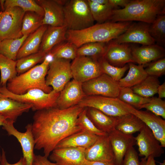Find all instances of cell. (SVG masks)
<instances>
[{
    "instance_id": "obj_1",
    "label": "cell",
    "mask_w": 165,
    "mask_h": 165,
    "mask_svg": "<svg viewBox=\"0 0 165 165\" xmlns=\"http://www.w3.org/2000/svg\"><path fill=\"white\" fill-rule=\"evenodd\" d=\"M84 108L77 105L65 109L55 107L36 111L32 124L34 148L43 149L48 158L61 141L82 130L76 122Z\"/></svg>"
},
{
    "instance_id": "obj_2",
    "label": "cell",
    "mask_w": 165,
    "mask_h": 165,
    "mask_svg": "<svg viewBox=\"0 0 165 165\" xmlns=\"http://www.w3.org/2000/svg\"><path fill=\"white\" fill-rule=\"evenodd\" d=\"M132 23V21L107 22L81 30H68L66 41L77 48L89 42L108 43L125 32Z\"/></svg>"
},
{
    "instance_id": "obj_3",
    "label": "cell",
    "mask_w": 165,
    "mask_h": 165,
    "mask_svg": "<svg viewBox=\"0 0 165 165\" xmlns=\"http://www.w3.org/2000/svg\"><path fill=\"white\" fill-rule=\"evenodd\" d=\"M165 0H131L122 9H114L111 22L139 21L152 24L157 17L165 14Z\"/></svg>"
},
{
    "instance_id": "obj_4",
    "label": "cell",
    "mask_w": 165,
    "mask_h": 165,
    "mask_svg": "<svg viewBox=\"0 0 165 165\" xmlns=\"http://www.w3.org/2000/svg\"><path fill=\"white\" fill-rule=\"evenodd\" d=\"M52 60V57L47 55L40 64L9 80L7 89L12 93L18 95L23 94L33 88L39 89L46 93H50L53 89L52 87L46 85V77Z\"/></svg>"
},
{
    "instance_id": "obj_5",
    "label": "cell",
    "mask_w": 165,
    "mask_h": 165,
    "mask_svg": "<svg viewBox=\"0 0 165 165\" xmlns=\"http://www.w3.org/2000/svg\"><path fill=\"white\" fill-rule=\"evenodd\" d=\"M63 10L64 25L68 30H81L94 24L87 0H68Z\"/></svg>"
},
{
    "instance_id": "obj_6",
    "label": "cell",
    "mask_w": 165,
    "mask_h": 165,
    "mask_svg": "<svg viewBox=\"0 0 165 165\" xmlns=\"http://www.w3.org/2000/svg\"><path fill=\"white\" fill-rule=\"evenodd\" d=\"M0 92L14 100L32 105V109L36 111L57 107V100L60 93L53 90L47 93L40 89L33 88L23 94L18 95L9 91L6 86H0Z\"/></svg>"
},
{
    "instance_id": "obj_7",
    "label": "cell",
    "mask_w": 165,
    "mask_h": 165,
    "mask_svg": "<svg viewBox=\"0 0 165 165\" xmlns=\"http://www.w3.org/2000/svg\"><path fill=\"white\" fill-rule=\"evenodd\" d=\"M25 12L18 7L6 8L0 14V42L6 39H15L23 36L22 20Z\"/></svg>"
},
{
    "instance_id": "obj_8",
    "label": "cell",
    "mask_w": 165,
    "mask_h": 165,
    "mask_svg": "<svg viewBox=\"0 0 165 165\" xmlns=\"http://www.w3.org/2000/svg\"><path fill=\"white\" fill-rule=\"evenodd\" d=\"M70 60L54 58L50 62L46 78L47 86L60 92L72 78Z\"/></svg>"
},
{
    "instance_id": "obj_9",
    "label": "cell",
    "mask_w": 165,
    "mask_h": 165,
    "mask_svg": "<svg viewBox=\"0 0 165 165\" xmlns=\"http://www.w3.org/2000/svg\"><path fill=\"white\" fill-rule=\"evenodd\" d=\"M78 105L82 108H96L113 117H121L130 113L121 105L117 98L97 95L86 96Z\"/></svg>"
},
{
    "instance_id": "obj_10",
    "label": "cell",
    "mask_w": 165,
    "mask_h": 165,
    "mask_svg": "<svg viewBox=\"0 0 165 165\" xmlns=\"http://www.w3.org/2000/svg\"><path fill=\"white\" fill-rule=\"evenodd\" d=\"M82 88L86 96L97 95L113 98L118 97L121 89L118 82L104 73L83 83Z\"/></svg>"
},
{
    "instance_id": "obj_11",
    "label": "cell",
    "mask_w": 165,
    "mask_h": 165,
    "mask_svg": "<svg viewBox=\"0 0 165 165\" xmlns=\"http://www.w3.org/2000/svg\"><path fill=\"white\" fill-rule=\"evenodd\" d=\"M71 68L73 79L82 84L103 73L98 60L87 57L77 56Z\"/></svg>"
},
{
    "instance_id": "obj_12",
    "label": "cell",
    "mask_w": 165,
    "mask_h": 165,
    "mask_svg": "<svg viewBox=\"0 0 165 165\" xmlns=\"http://www.w3.org/2000/svg\"><path fill=\"white\" fill-rule=\"evenodd\" d=\"M119 101L121 105L129 113L138 117L151 130L162 146L163 148L165 147V120L149 111L137 109Z\"/></svg>"
},
{
    "instance_id": "obj_13",
    "label": "cell",
    "mask_w": 165,
    "mask_h": 165,
    "mask_svg": "<svg viewBox=\"0 0 165 165\" xmlns=\"http://www.w3.org/2000/svg\"><path fill=\"white\" fill-rule=\"evenodd\" d=\"M14 122L6 119L2 126V129L7 132L9 135L15 137L20 142L22 147L23 157L25 159L27 165H31L34 154V149L35 142L32 130V123L26 127V130L21 132L14 127Z\"/></svg>"
},
{
    "instance_id": "obj_14",
    "label": "cell",
    "mask_w": 165,
    "mask_h": 165,
    "mask_svg": "<svg viewBox=\"0 0 165 165\" xmlns=\"http://www.w3.org/2000/svg\"><path fill=\"white\" fill-rule=\"evenodd\" d=\"M150 25L142 22L132 23L125 32L110 41L118 44L139 43L143 46L154 44L155 41L149 32Z\"/></svg>"
},
{
    "instance_id": "obj_15",
    "label": "cell",
    "mask_w": 165,
    "mask_h": 165,
    "mask_svg": "<svg viewBox=\"0 0 165 165\" xmlns=\"http://www.w3.org/2000/svg\"><path fill=\"white\" fill-rule=\"evenodd\" d=\"M138 147V156L147 158L160 157L164 153L163 147L151 130L146 125L135 137Z\"/></svg>"
},
{
    "instance_id": "obj_16",
    "label": "cell",
    "mask_w": 165,
    "mask_h": 165,
    "mask_svg": "<svg viewBox=\"0 0 165 165\" xmlns=\"http://www.w3.org/2000/svg\"><path fill=\"white\" fill-rule=\"evenodd\" d=\"M132 48L127 43L118 44L111 41L107 43L103 57L110 64L122 67L127 63H135Z\"/></svg>"
},
{
    "instance_id": "obj_17",
    "label": "cell",
    "mask_w": 165,
    "mask_h": 165,
    "mask_svg": "<svg viewBox=\"0 0 165 165\" xmlns=\"http://www.w3.org/2000/svg\"><path fill=\"white\" fill-rule=\"evenodd\" d=\"M85 157L86 160L91 161H114V156L108 134L98 136L94 143L85 149Z\"/></svg>"
},
{
    "instance_id": "obj_18",
    "label": "cell",
    "mask_w": 165,
    "mask_h": 165,
    "mask_svg": "<svg viewBox=\"0 0 165 165\" xmlns=\"http://www.w3.org/2000/svg\"><path fill=\"white\" fill-rule=\"evenodd\" d=\"M116 165H122L124 156L127 151L136 144L133 135L123 134L115 129L108 134Z\"/></svg>"
},
{
    "instance_id": "obj_19",
    "label": "cell",
    "mask_w": 165,
    "mask_h": 165,
    "mask_svg": "<svg viewBox=\"0 0 165 165\" xmlns=\"http://www.w3.org/2000/svg\"><path fill=\"white\" fill-rule=\"evenodd\" d=\"M86 96L82 90V83L73 79L60 92L57 100V107L65 109L78 105Z\"/></svg>"
},
{
    "instance_id": "obj_20",
    "label": "cell",
    "mask_w": 165,
    "mask_h": 165,
    "mask_svg": "<svg viewBox=\"0 0 165 165\" xmlns=\"http://www.w3.org/2000/svg\"><path fill=\"white\" fill-rule=\"evenodd\" d=\"M82 148H55L50 156V160L57 165H83L85 151Z\"/></svg>"
},
{
    "instance_id": "obj_21",
    "label": "cell",
    "mask_w": 165,
    "mask_h": 165,
    "mask_svg": "<svg viewBox=\"0 0 165 165\" xmlns=\"http://www.w3.org/2000/svg\"><path fill=\"white\" fill-rule=\"evenodd\" d=\"M43 9L44 15L42 25L60 27L64 25L63 6L56 0H36Z\"/></svg>"
},
{
    "instance_id": "obj_22",
    "label": "cell",
    "mask_w": 165,
    "mask_h": 165,
    "mask_svg": "<svg viewBox=\"0 0 165 165\" xmlns=\"http://www.w3.org/2000/svg\"><path fill=\"white\" fill-rule=\"evenodd\" d=\"M32 105L12 99L0 92V115L15 122L18 117L28 112Z\"/></svg>"
},
{
    "instance_id": "obj_23",
    "label": "cell",
    "mask_w": 165,
    "mask_h": 165,
    "mask_svg": "<svg viewBox=\"0 0 165 165\" xmlns=\"http://www.w3.org/2000/svg\"><path fill=\"white\" fill-rule=\"evenodd\" d=\"M67 30L64 25L60 27L48 26L43 35L39 51L47 55L55 46L66 41Z\"/></svg>"
},
{
    "instance_id": "obj_24",
    "label": "cell",
    "mask_w": 165,
    "mask_h": 165,
    "mask_svg": "<svg viewBox=\"0 0 165 165\" xmlns=\"http://www.w3.org/2000/svg\"><path fill=\"white\" fill-rule=\"evenodd\" d=\"M132 54L135 63L144 65L149 62L163 58L165 50L155 44L132 48Z\"/></svg>"
},
{
    "instance_id": "obj_25",
    "label": "cell",
    "mask_w": 165,
    "mask_h": 165,
    "mask_svg": "<svg viewBox=\"0 0 165 165\" xmlns=\"http://www.w3.org/2000/svg\"><path fill=\"white\" fill-rule=\"evenodd\" d=\"M98 137V136L82 130L62 140L55 148H82L86 149L94 143Z\"/></svg>"
},
{
    "instance_id": "obj_26",
    "label": "cell",
    "mask_w": 165,
    "mask_h": 165,
    "mask_svg": "<svg viewBox=\"0 0 165 165\" xmlns=\"http://www.w3.org/2000/svg\"><path fill=\"white\" fill-rule=\"evenodd\" d=\"M87 108V116L97 129L107 134L115 129L119 117L107 115L94 108Z\"/></svg>"
},
{
    "instance_id": "obj_27",
    "label": "cell",
    "mask_w": 165,
    "mask_h": 165,
    "mask_svg": "<svg viewBox=\"0 0 165 165\" xmlns=\"http://www.w3.org/2000/svg\"><path fill=\"white\" fill-rule=\"evenodd\" d=\"M48 26L47 25H42L28 36L18 52L16 60L39 51L43 35Z\"/></svg>"
},
{
    "instance_id": "obj_28",
    "label": "cell",
    "mask_w": 165,
    "mask_h": 165,
    "mask_svg": "<svg viewBox=\"0 0 165 165\" xmlns=\"http://www.w3.org/2000/svg\"><path fill=\"white\" fill-rule=\"evenodd\" d=\"M129 70L127 75L118 82L120 89L131 88L139 84L148 75L144 68V65H136L134 63L128 64Z\"/></svg>"
},
{
    "instance_id": "obj_29",
    "label": "cell",
    "mask_w": 165,
    "mask_h": 165,
    "mask_svg": "<svg viewBox=\"0 0 165 165\" xmlns=\"http://www.w3.org/2000/svg\"><path fill=\"white\" fill-rule=\"evenodd\" d=\"M145 125L138 117L130 113L119 117L115 129L126 134L132 135L140 132Z\"/></svg>"
},
{
    "instance_id": "obj_30",
    "label": "cell",
    "mask_w": 165,
    "mask_h": 165,
    "mask_svg": "<svg viewBox=\"0 0 165 165\" xmlns=\"http://www.w3.org/2000/svg\"><path fill=\"white\" fill-rule=\"evenodd\" d=\"M160 84L157 77L148 75L139 84L130 88L134 93L144 97L150 98L157 93Z\"/></svg>"
},
{
    "instance_id": "obj_31",
    "label": "cell",
    "mask_w": 165,
    "mask_h": 165,
    "mask_svg": "<svg viewBox=\"0 0 165 165\" xmlns=\"http://www.w3.org/2000/svg\"><path fill=\"white\" fill-rule=\"evenodd\" d=\"M29 35H24L17 38L2 40L0 42V53L11 59L16 61L18 52Z\"/></svg>"
},
{
    "instance_id": "obj_32",
    "label": "cell",
    "mask_w": 165,
    "mask_h": 165,
    "mask_svg": "<svg viewBox=\"0 0 165 165\" xmlns=\"http://www.w3.org/2000/svg\"><path fill=\"white\" fill-rule=\"evenodd\" d=\"M16 61H14L0 53V86H6L8 81L17 76Z\"/></svg>"
},
{
    "instance_id": "obj_33",
    "label": "cell",
    "mask_w": 165,
    "mask_h": 165,
    "mask_svg": "<svg viewBox=\"0 0 165 165\" xmlns=\"http://www.w3.org/2000/svg\"><path fill=\"white\" fill-rule=\"evenodd\" d=\"M93 18L97 23L101 24L109 20L114 7L108 3L100 4L93 0H87Z\"/></svg>"
},
{
    "instance_id": "obj_34",
    "label": "cell",
    "mask_w": 165,
    "mask_h": 165,
    "mask_svg": "<svg viewBox=\"0 0 165 165\" xmlns=\"http://www.w3.org/2000/svg\"><path fill=\"white\" fill-rule=\"evenodd\" d=\"M107 43L91 42L85 44L78 48L77 56L87 57L98 60L103 57Z\"/></svg>"
},
{
    "instance_id": "obj_35",
    "label": "cell",
    "mask_w": 165,
    "mask_h": 165,
    "mask_svg": "<svg viewBox=\"0 0 165 165\" xmlns=\"http://www.w3.org/2000/svg\"><path fill=\"white\" fill-rule=\"evenodd\" d=\"M78 48L73 43L66 41L55 46L47 54L53 59L74 60L77 57Z\"/></svg>"
},
{
    "instance_id": "obj_36",
    "label": "cell",
    "mask_w": 165,
    "mask_h": 165,
    "mask_svg": "<svg viewBox=\"0 0 165 165\" xmlns=\"http://www.w3.org/2000/svg\"><path fill=\"white\" fill-rule=\"evenodd\" d=\"M43 17L35 12H25L22 20V35H29L38 29L42 25Z\"/></svg>"
},
{
    "instance_id": "obj_37",
    "label": "cell",
    "mask_w": 165,
    "mask_h": 165,
    "mask_svg": "<svg viewBox=\"0 0 165 165\" xmlns=\"http://www.w3.org/2000/svg\"><path fill=\"white\" fill-rule=\"evenodd\" d=\"M120 101L138 109H140L142 105L149 102L150 98L142 97L134 93L130 88L121 89L117 97Z\"/></svg>"
},
{
    "instance_id": "obj_38",
    "label": "cell",
    "mask_w": 165,
    "mask_h": 165,
    "mask_svg": "<svg viewBox=\"0 0 165 165\" xmlns=\"http://www.w3.org/2000/svg\"><path fill=\"white\" fill-rule=\"evenodd\" d=\"M47 54L39 51L16 61V70L19 74L23 73L32 68L38 63L43 61Z\"/></svg>"
},
{
    "instance_id": "obj_39",
    "label": "cell",
    "mask_w": 165,
    "mask_h": 165,
    "mask_svg": "<svg viewBox=\"0 0 165 165\" xmlns=\"http://www.w3.org/2000/svg\"><path fill=\"white\" fill-rule=\"evenodd\" d=\"M149 32L152 37L160 44L165 45V15L158 16L154 22L150 24Z\"/></svg>"
},
{
    "instance_id": "obj_40",
    "label": "cell",
    "mask_w": 165,
    "mask_h": 165,
    "mask_svg": "<svg viewBox=\"0 0 165 165\" xmlns=\"http://www.w3.org/2000/svg\"><path fill=\"white\" fill-rule=\"evenodd\" d=\"M18 7L25 12H35L44 16L43 9L34 0H6L4 2L5 9L9 7Z\"/></svg>"
},
{
    "instance_id": "obj_41",
    "label": "cell",
    "mask_w": 165,
    "mask_h": 165,
    "mask_svg": "<svg viewBox=\"0 0 165 165\" xmlns=\"http://www.w3.org/2000/svg\"><path fill=\"white\" fill-rule=\"evenodd\" d=\"M98 60L103 73L107 75L117 82L122 78L125 73L129 68L128 64L122 67L113 66L103 57L99 59Z\"/></svg>"
},
{
    "instance_id": "obj_42",
    "label": "cell",
    "mask_w": 165,
    "mask_h": 165,
    "mask_svg": "<svg viewBox=\"0 0 165 165\" xmlns=\"http://www.w3.org/2000/svg\"><path fill=\"white\" fill-rule=\"evenodd\" d=\"M87 108L85 107L79 114L76 124L82 130H84L97 135L104 136L108 134L97 129L87 115Z\"/></svg>"
},
{
    "instance_id": "obj_43",
    "label": "cell",
    "mask_w": 165,
    "mask_h": 165,
    "mask_svg": "<svg viewBox=\"0 0 165 165\" xmlns=\"http://www.w3.org/2000/svg\"><path fill=\"white\" fill-rule=\"evenodd\" d=\"M143 108L165 119V101L161 98L156 97H151L149 101L142 105L140 109Z\"/></svg>"
},
{
    "instance_id": "obj_44",
    "label": "cell",
    "mask_w": 165,
    "mask_h": 165,
    "mask_svg": "<svg viewBox=\"0 0 165 165\" xmlns=\"http://www.w3.org/2000/svg\"><path fill=\"white\" fill-rule=\"evenodd\" d=\"M145 71L148 75L158 78L165 74V58L148 63Z\"/></svg>"
},
{
    "instance_id": "obj_45",
    "label": "cell",
    "mask_w": 165,
    "mask_h": 165,
    "mask_svg": "<svg viewBox=\"0 0 165 165\" xmlns=\"http://www.w3.org/2000/svg\"><path fill=\"white\" fill-rule=\"evenodd\" d=\"M138 154L134 147H131L125 154L122 165H140Z\"/></svg>"
},
{
    "instance_id": "obj_46",
    "label": "cell",
    "mask_w": 165,
    "mask_h": 165,
    "mask_svg": "<svg viewBox=\"0 0 165 165\" xmlns=\"http://www.w3.org/2000/svg\"><path fill=\"white\" fill-rule=\"evenodd\" d=\"M47 158L44 156L34 154L31 165H57Z\"/></svg>"
},
{
    "instance_id": "obj_47",
    "label": "cell",
    "mask_w": 165,
    "mask_h": 165,
    "mask_svg": "<svg viewBox=\"0 0 165 165\" xmlns=\"http://www.w3.org/2000/svg\"><path fill=\"white\" fill-rule=\"evenodd\" d=\"M1 162V165H27L26 160L23 156L21 157L16 163L13 164L9 163L7 160L6 152L3 149H2Z\"/></svg>"
},
{
    "instance_id": "obj_48",
    "label": "cell",
    "mask_w": 165,
    "mask_h": 165,
    "mask_svg": "<svg viewBox=\"0 0 165 165\" xmlns=\"http://www.w3.org/2000/svg\"><path fill=\"white\" fill-rule=\"evenodd\" d=\"M130 0H108L109 3L114 8L118 6L123 7L126 6L131 1Z\"/></svg>"
},
{
    "instance_id": "obj_49",
    "label": "cell",
    "mask_w": 165,
    "mask_h": 165,
    "mask_svg": "<svg viewBox=\"0 0 165 165\" xmlns=\"http://www.w3.org/2000/svg\"><path fill=\"white\" fill-rule=\"evenodd\" d=\"M83 165H116L115 161L110 162L91 161L86 160Z\"/></svg>"
},
{
    "instance_id": "obj_50",
    "label": "cell",
    "mask_w": 165,
    "mask_h": 165,
    "mask_svg": "<svg viewBox=\"0 0 165 165\" xmlns=\"http://www.w3.org/2000/svg\"><path fill=\"white\" fill-rule=\"evenodd\" d=\"M140 165H156L155 158L152 156L147 158L143 157L141 159Z\"/></svg>"
},
{
    "instance_id": "obj_51",
    "label": "cell",
    "mask_w": 165,
    "mask_h": 165,
    "mask_svg": "<svg viewBox=\"0 0 165 165\" xmlns=\"http://www.w3.org/2000/svg\"><path fill=\"white\" fill-rule=\"evenodd\" d=\"M157 93L158 94V97L162 99L165 97V82L159 85L158 88Z\"/></svg>"
},
{
    "instance_id": "obj_52",
    "label": "cell",
    "mask_w": 165,
    "mask_h": 165,
    "mask_svg": "<svg viewBox=\"0 0 165 165\" xmlns=\"http://www.w3.org/2000/svg\"><path fill=\"white\" fill-rule=\"evenodd\" d=\"M95 2L102 5L106 4L108 3V0H93Z\"/></svg>"
},
{
    "instance_id": "obj_53",
    "label": "cell",
    "mask_w": 165,
    "mask_h": 165,
    "mask_svg": "<svg viewBox=\"0 0 165 165\" xmlns=\"http://www.w3.org/2000/svg\"><path fill=\"white\" fill-rule=\"evenodd\" d=\"M6 120V119L4 117L0 115V126H2Z\"/></svg>"
},
{
    "instance_id": "obj_54",
    "label": "cell",
    "mask_w": 165,
    "mask_h": 165,
    "mask_svg": "<svg viewBox=\"0 0 165 165\" xmlns=\"http://www.w3.org/2000/svg\"><path fill=\"white\" fill-rule=\"evenodd\" d=\"M5 0H0V6L1 9L2 11H3L4 10V2Z\"/></svg>"
},
{
    "instance_id": "obj_55",
    "label": "cell",
    "mask_w": 165,
    "mask_h": 165,
    "mask_svg": "<svg viewBox=\"0 0 165 165\" xmlns=\"http://www.w3.org/2000/svg\"><path fill=\"white\" fill-rule=\"evenodd\" d=\"M160 165H165V160H164L162 162L159 163Z\"/></svg>"
},
{
    "instance_id": "obj_56",
    "label": "cell",
    "mask_w": 165,
    "mask_h": 165,
    "mask_svg": "<svg viewBox=\"0 0 165 165\" xmlns=\"http://www.w3.org/2000/svg\"><path fill=\"white\" fill-rule=\"evenodd\" d=\"M1 153H0V165H1Z\"/></svg>"
},
{
    "instance_id": "obj_57",
    "label": "cell",
    "mask_w": 165,
    "mask_h": 165,
    "mask_svg": "<svg viewBox=\"0 0 165 165\" xmlns=\"http://www.w3.org/2000/svg\"><path fill=\"white\" fill-rule=\"evenodd\" d=\"M2 12V10H1V7H0V13H1Z\"/></svg>"
}]
</instances>
